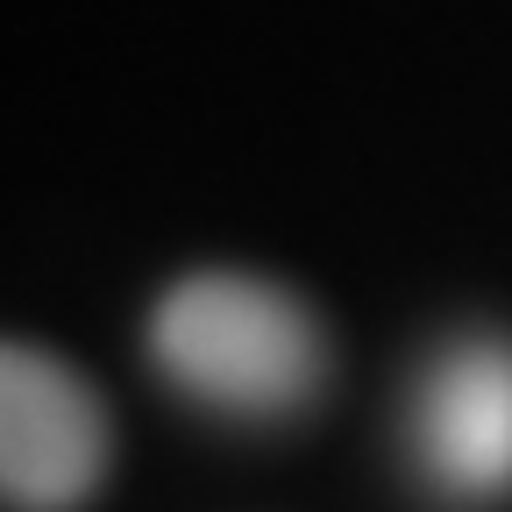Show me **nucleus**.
<instances>
[{
	"instance_id": "nucleus-3",
	"label": "nucleus",
	"mask_w": 512,
	"mask_h": 512,
	"mask_svg": "<svg viewBox=\"0 0 512 512\" xmlns=\"http://www.w3.org/2000/svg\"><path fill=\"white\" fill-rule=\"evenodd\" d=\"M413 470L456 505L512 498V342L470 335L441 349L406 413Z\"/></svg>"
},
{
	"instance_id": "nucleus-2",
	"label": "nucleus",
	"mask_w": 512,
	"mask_h": 512,
	"mask_svg": "<svg viewBox=\"0 0 512 512\" xmlns=\"http://www.w3.org/2000/svg\"><path fill=\"white\" fill-rule=\"evenodd\" d=\"M107 406L100 392L43 349L0 342V505L72 512L107 470Z\"/></svg>"
},
{
	"instance_id": "nucleus-1",
	"label": "nucleus",
	"mask_w": 512,
	"mask_h": 512,
	"mask_svg": "<svg viewBox=\"0 0 512 512\" xmlns=\"http://www.w3.org/2000/svg\"><path fill=\"white\" fill-rule=\"evenodd\" d=\"M150 356L185 399H200L228 420H285L320 392L328 342L313 313L242 271H200L157 299Z\"/></svg>"
}]
</instances>
